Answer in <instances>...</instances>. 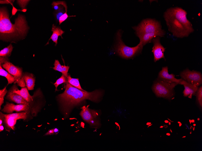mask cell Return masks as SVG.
<instances>
[{"label": "cell", "mask_w": 202, "mask_h": 151, "mask_svg": "<svg viewBox=\"0 0 202 151\" xmlns=\"http://www.w3.org/2000/svg\"><path fill=\"white\" fill-rule=\"evenodd\" d=\"M187 12L179 7L171 8L164 12V18L168 30L177 38L187 37L194 30L187 17Z\"/></svg>", "instance_id": "obj_2"}, {"label": "cell", "mask_w": 202, "mask_h": 151, "mask_svg": "<svg viewBox=\"0 0 202 151\" xmlns=\"http://www.w3.org/2000/svg\"><path fill=\"white\" fill-rule=\"evenodd\" d=\"M7 92L6 87L3 89L0 90V108L1 109V106L4 103V96Z\"/></svg>", "instance_id": "obj_25"}, {"label": "cell", "mask_w": 202, "mask_h": 151, "mask_svg": "<svg viewBox=\"0 0 202 151\" xmlns=\"http://www.w3.org/2000/svg\"><path fill=\"white\" fill-rule=\"evenodd\" d=\"M180 84L183 85L184 87L183 93L184 97L191 99L193 96H196L199 86L188 83L183 79Z\"/></svg>", "instance_id": "obj_15"}, {"label": "cell", "mask_w": 202, "mask_h": 151, "mask_svg": "<svg viewBox=\"0 0 202 151\" xmlns=\"http://www.w3.org/2000/svg\"><path fill=\"white\" fill-rule=\"evenodd\" d=\"M29 109V105H15L12 103L6 102L2 111L7 113H11L14 111L16 112L24 111L28 112Z\"/></svg>", "instance_id": "obj_11"}, {"label": "cell", "mask_w": 202, "mask_h": 151, "mask_svg": "<svg viewBox=\"0 0 202 151\" xmlns=\"http://www.w3.org/2000/svg\"><path fill=\"white\" fill-rule=\"evenodd\" d=\"M23 78L28 90H34L35 78L33 74L29 73H23Z\"/></svg>", "instance_id": "obj_16"}, {"label": "cell", "mask_w": 202, "mask_h": 151, "mask_svg": "<svg viewBox=\"0 0 202 151\" xmlns=\"http://www.w3.org/2000/svg\"><path fill=\"white\" fill-rule=\"evenodd\" d=\"M152 42L153 44L152 52L154 55V62H155L161 58L165 59L164 54L165 48L161 44L160 37L157 36L154 38Z\"/></svg>", "instance_id": "obj_10"}, {"label": "cell", "mask_w": 202, "mask_h": 151, "mask_svg": "<svg viewBox=\"0 0 202 151\" xmlns=\"http://www.w3.org/2000/svg\"><path fill=\"white\" fill-rule=\"evenodd\" d=\"M81 109L80 115L83 120L88 123L92 120L98 118L99 113L96 111L90 109L85 106Z\"/></svg>", "instance_id": "obj_14"}, {"label": "cell", "mask_w": 202, "mask_h": 151, "mask_svg": "<svg viewBox=\"0 0 202 151\" xmlns=\"http://www.w3.org/2000/svg\"><path fill=\"white\" fill-rule=\"evenodd\" d=\"M0 75L5 77L7 79L8 81L7 85L14 83L15 81V79L14 76L10 74L9 72L4 70L0 65Z\"/></svg>", "instance_id": "obj_19"}, {"label": "cell", "mask_w": 202, "mask_h": 151, "mask_svg": "<svg viewBox=\"0 0 202 151\" xmlns=\"http://www.w3.org/2000/svg\"><path fill=\"white\" fill-rule=\"evenodd\" d=\"M29 29L24 16L19 14L13 24L11 22L8 13L5 8L0 9V39L7 40L10 39L24 37Z\"/></svg>", "instance_id": "obj_3"}, {"label": "cell", "mask_w": 202, "mask_h": 151, "mask_svg": "<svg viewBox=\"0 0 202 151\" xmlns=\"http://www.w3.org/2000/svg\"><path fill=\"white\" fill-rule=\"evenodd\" d=\"M67 12H66L60 17L59 20V25L65 20L69 17L67 14Z\"/></svg>", "instance_id": "obj_26"}, {"label": "cell", "mask_w": 202, "mask_h": 151, "mask_svg": "<svg viewBox=\"0 0 202 151\" xmlns=\"http://www.w3.org/2000/svg\"><path fill=\"white\" fill-rule=\"evenodd\" d=\"M51 31L53 33L50 39H51L55 43V46H56L57 43V40L59 36H61V38H63L62 35L64 33V31H63L60 27L54 26V24L52 25Z\"/></svg>", "instance_id": "obj_17"}, {"label": "cell", "mask_w": 202, "mask_h": 151, "mask_svg": "<svg viewBox=\"0 0 202 151\" xmlns=\"http://www.w3.org/2000/svg\"><path fill=\"white\" fill-rule=\"evenodd\" d=\"M66 83L65 91L59 94L57 98L62 111L67 116L69 115L74 107L84 101L88 99L98 102L101 100L103 95V91L101 90H96L89 92L77 89L67 82Z\"/></svg>", "instance_id": "obj_1"}, {"label": "cell", "mask_w": 202, "mask_h": 151, "mask_svg": "<svg viewBox=\"0 0 202 151\" xmlns=\"http://www.w3.org/2000/svg\"><path fill=\"white\" fill-rule=\"evenodd\" d=\"M28 113V112H24L5 114L0 112V119L2 120L6 130L9 132L11 130L14 129L15 125L18 120L26 119Z\"/></svg>", "instance_id": "obj_7"}, {"label": "cell", "mask_w": 202, "mask_h": 151, "mask_svg": "<svg viewBox=\"0 0 202 151\" xmlns=\"http://www.w3.org/2000/svg\"><path fill=\"white\" fill-rule=\"evenodd\" d=\"M4 129V127L2 125H0V131H3Z\"/></svg>", "instance_id": "obj_29"}, {"label": "cell", "mask_w": 202, "mask_h": 151, "mask_svg": "<svg viewBox=\"0 0 202 151\" xmlns=\"http://www.w3.org/2000/svg\"><path fill=\"white\" fill-rule=\"evenodd\" d=\"M177 85L158 78L153 85L152 90L157 97L171 100L174 97V89Z\"/></svg>", "instance_id": "obj_6"}, {"label": "cell", "mask_w": 202, "mask_h": 151, "mask_svg": "<svg viewBox=\"0 0 202 151\" xmlns=\"http://www.w3.org/2000/svg\"><path fill=\"white\" fill-rule=\"evenodd\" d=\"M197 100V102L199 106L202 107V86L199 88L198 89L196 93Z\"/></svg>", "instance_id": "obj_23"}, {"label": "cell", "mask_w": 202, "mask_h": 151, "mask_svg": "<svg viewBox=\"0 0 202 151\" xmlns=\"http://www.w3.org/2000/svg\"><path fill=\"white\" fill-rule=\"evenodd\" d=\"M55 133L54 131V129H51L49 130V131L45 134L44 135H55Z\"/></svg>", "instance_id": "obj_28"}, {"label": "cell", "mask_w": 202, "mask_h": 151, "mask_svg": "<svg viewBox=\"0 0 202 151\" xmlns=\"http://www.w3.org/2000/svg\"><path fill=\"white\" fill-rule=\"evenodd\" d=\"M67 82L70 84L74 87L80 90L84 91L81 87L78 78H72L69 74H68L67 77Z\"/></svg>", "instance_id": "obj_20"}, {"label": "cell", "mask_w": 202, "mask_h": 151, "mask_svg": "<svg viewBox=\"0 0 202 151\" xmlns=\"http://www.w3.org/2000/svg\"><path fill=\"white\" fill-rule=\"evenodd\" d=\"M180 76L181 79L192 84L199 86L202 83V75L200 71L187 68L181 72Z\"/></svg>", "instance_id": "obj_9"}, {"label": "cell", "mask_w": 202, "mask_h": 151, "mask_svg": "<svg viewBox=\"0 0 202 151\" xmlns=\"http://www.w3.org/2000/svg\"><path fill=\"white\" fill-rule=\"evenodd\" d=\"M132 28L143 46L151 42L152 39L156 36L164 37L165 33V31L162 29L160 23L154 19H145Z\"/></svg>", "instance_id": "obj_4"}, {"label": "cell", "mask_w": 202, "mask_h": 151, "mask_svg": "<svg viewBox=\"0 0 202 151\" xmlns=\"http://www.w3.org/2000/svg\"><path fill=\"white\" fill-rule=\"evenodd\" d=\"M13 49V47L11 44H10L7 47L5 48L0 52V56L8 58L11 54Z\"/></svg>", "instance_id": "obj_21"}, {"label": "cell", "mask_w": 202, "mask_h": 151, "mask_svg": "<svg viewBox=\"0 0 202 151\" xmlns=\"http://www.w3.org/2000/svg\"><path fill=\"white\" fill-rule=\"evenodd\" d=\"M116 44L115 47L116 52L123 58H132L142 51L143 46L141 42L136 46L130 47L125 45L121 39V33L119 30L116 33Z\"/></svg>", "instance_id": "obj_5"}, {"label": "cell", "mask_w": 202, "mask_h": 151, "mask_svg": "<svg viewBox=\"0 0 202 151\" xmlns=\"http://www.w3.org/2000/svg\"><path fill=\"white\" fill-rule=\"evenodd\" d=\"M17 93L20 95L25 100L29 103L33 100L34 96H31L27 87L22 88L20 90L18 89L15 91Z\"/></svg>", "instance_id": "obj_18"}, {"label": "cell", "mask_w": 202, "mask_h": 151, "mask_svg": "<svg viewBox=\"0 0 202 151\" xmlns=\"http://www.w3.org/2000/svg\"><path fill=\"white\" fill-rule=\"evenodd\" d=\"M54 65V67L53 68V69L62 73L63 71V65H61L58 60H55Z\"/></svg>", "instance_id": "obj_24"}, {"label": "cell", "mask_w": 202, "mask_h": 151, "mask_svg": "<svg viewBox=\"0 0 202 151\" xmlns=\"http://www.w3.org/2000/svg\"><path fill=\"white\" fill-rule=\"evenodd\" d=\"M18 89L17 85L15 84L9 90L6 98L12 101L19 104L29 105V103L25 100L20 95L15 92Z\"/></svg>", "instance_id": "obj_13"}, {"label": "cell", "mask_w": 202, "mask_h": 151, "mask_svg": "<svg viewBox=\"0 0 202 151\" xmlns=\"http://www.w3.org/2000/svg\"><path fill=\"white\" fill-rule=\"evenodd\" d=\"M2 66L10 74L14 76L15 79L14 83L22 88L25 87V83L23 78L22 68L15 66L7 61L2 64Z\"/></svg>", "instance_id": "obj_8"}, {"label": "cell", "mask_w": 202, "mask_h": 151, "mask_svg": "<svg viewBox=\"0 0 202 151\" xmlns=\"http://www.w3.org/2000/svg\"><path fill=\"white\" fill-rule=\"evenodd\" d=\"M67 82V77H66L64 75L62 74V76L59 78L57 79L56 82L54 83L56 88L55 91H57V87L58 86L63 83H66Z\"/></svg>", "instance_id": "obj_22"}, {"label": "cell", "mask_w": 202, "mask_h": 151, "mask_svg": "<svg viewBox=\"0 0 202 151\" xmlns=\"http://www.w3.org/2000/svg\"><path fill=\"white\" fill-rule=\"evenodd\" d=\"M66 12H67V11L65 12L64 9L57 11L56 14L57 19L59 21L60 17Z\"/></svg>", "instance_id": "obj_27"}, {"label": "cell", "mask_w": 202, "mask_h": 151, "mask_svg": "<svg viewBox=\"0 0 202 151\" xmlns=\"http://www.w3.org/2000/svg\"><path fill=\"white\" fill-rule=\"evenodd\" d=\"M158 78L165 81L175 83L178 84H180L182 80L181 78H176L175 75L173 74H169L167 66L162 68L161 70L158 73Z\"/></svg>", "instance_id": "obj_12"}]
</instances>
